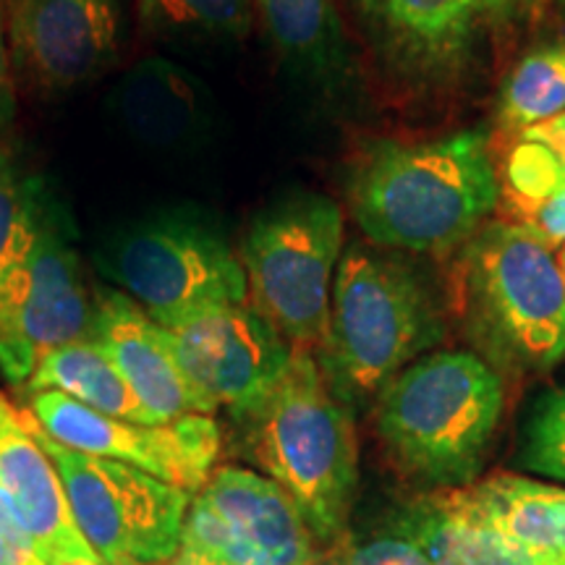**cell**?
<instances>
[{"label":"cell","mask_w":565,"mask_h":565,"mask_svg":"<svg viewBox=\"0 0 565 565\" xmlns=\"http://www.w3.org/2000/svg\"><path fill=\"white\" fill-rule=\"evenodd\" d=\"M349 210L366 242L414 254L463 246L498 210L503 186L484 131L374 141L353 162Z\"/></svg>","instance_id":"cell-1"},{"label":"cell","mask_w":565,"mask_h":565,"mask_svg":"<svg viewBox=\"0 0 565 565\" xmlns=\"http://www.w3.org/2000/svg\"><path fill=\"white\" fill-rule=\"evenodd\" d=\"M231 419L246 458L294 500L315 540L335 542L349 524L359 448L351 412L312 353L294 351L270 391Z\"/></svg>","instance_id":"cell-2"},{"label":"cell","mask_w":565,"mask_h":565,"mask_svg":"<svg viewBox=\"0 0 565 565\" xmlns=\"http://www.w3.org/2000/svg\"><path fill=\"white\" fill-rule=\"evenodd\" d=\"M443 335L440 309L412 267L372 246H345L330 296L328 333L315 359L349 412L377 404L385 387Z\"/></svg>","instance_id":"cell-3"},{"label":"cell","mask_w":565,"mask_h":565,"mask_svg":"<svg viewBox=\"0 0 565 565\" xmlns=\"http://www.w3.org/2000/svg\"><path fill=\"white\" fill-rule=\"evenodd\" d=\"M505 393L500 374L469 351H437L408 364L377 398V429L414 477L448 490L475 482Z\"/></svg>","instance_id":"cell-4"},{"label":"cell","mask_w":565,"mask_h":565,"mask_svg":"<svg viewBox=\"0 0 565 565\" xmlns=\"http://www.w3.org/2000/svg\"><path fill=\"white\" fill-rule=\"evenodd\" d=\"M461 315L500 362L550 370L565 362V275L553 249L513 221H494L463 244Z\"/></svg>","instance_id":"cell-5"},{"label":"cell","mask_w":565,"mask_h":565,"mask_svg":"<svg viewBox=\"0 0 565 565\" xmlns=\"http://www.w3.org/2000/svg\"><path fill=\"white\" fill-rule=\"evenodd\" d=\"M343 236L341 204L317 192L288 194L244 233L246 303L294 351L315 356L324 341Z\"/></svg>","instance_id":"cell-6"},{"label":"cell","mask_w":565,"mask_h":565,"mask_svg":"<svg viewBox=\"0 0 565 565\" xmlns=\"http://www.w3.org/2000/svg\"><path fill=\"white\" fill-rule=\"evenodd\" d=\"M97 270L162 328L212 307L246 303L238 252L207 221L162 210L124 225L100 246Z\"/></svg>","instance_id":"cell-7"},{"label":"cell","mask_w":565,"mask_h":565,"mask_svg":"<svg viewBox=\"0 0 565 565\" xmlns=\"http://www.w3.org/2000/svg\"><path fill=\"white\" fill-rule=\"evenodd\" d=\"M95 322L89 288L71 217L47 183H38V207L24 246L0 275V374L19 391L45 353L84 341Z\"/></svg>","instance_id":"cell-8"},{"label":"cell","mask_w":565,"mask_h":565,"mask_svg":"<svg viewBox=\"0 0 565 565\" xmlns=\"http://www.w3.org/2000/svg\"><path fill=\"white\" fill-rule=\"evenodd\" d=\"M30 422L58 469L74 524L97 561L154 565L179 555L194 494L134 466L71 450L42 433L32 416Z\"/></svg>","instance_id":"cell-9"},{"label":"cell","mask_w":565,"mask_h":565,"mask_svg":"<svg viewBox=\"0 0 565 565\" xmlns=\"http://www.w3.org/2000/svg\"><path fill=\"white\" fill-rule=\"evenodd\" d=\"M315 542L273 479L217 466L192 498L173 565H322Z\"/></svg>","instance_id":"cell-10"},{"label":"cell","mask_w":565,"mask_h":565,"mask_svg":"<svg viewBox=\"0 0 565 565\" xmlns=\"http://www.w3.org/2000/svg\"><path fill=\"white\" fill-rule=\"evenodd\" d=\"M26 412L55 443L134 466L189 494L207 484L223 445L221 424L207 414H189L168 424H139L97 414L61 393H32Z\"/></svg>","instance_id":"cell-11"},{"label":"cell","mask_w":565,"mask_h":565,"mask_svg":"<svg viewBox=\"0 0 565 565\" xmlns=\"http://www.w3.org/2000/svg\"><path fill=\"white\" fill-rule=\"evenodd\" d=\"M173 353L204 412L236 414L270 391L294 349L249 303L212 307L168 328Z\"/></svg>","instance_id":"cell-12"},{"label":"cell","mask_w":565,"mask_h":565,"mask_svg":"<svg viewBox=\"0 0 565 565\" xmlns=\"http://www.w3.org/2000/svg\"><path fill=\"white\" fill-rule=\"evenodd\" d=\"M6 34L21 82L45 92L82 87L116 66L124 0H13Z\"/></svg>","instance_id":"cell-13"},{"label":"cell","mask_w":565,"mask_h":565,"mask_svg":"<svg viewBox=\"0 0 565 565\" xmlns=\"http://www.w3.org/2000/svg\"><path fill=\"white\" fill-rule=\"evenodd\" d=\"M372 51L424 87L456 82L482 32L477 0H349Z\"/></svg>","instance_id":"cell-14"},{"label":"cell","mask_w":565,"mask_h":565,"mask_svg":"<svg viewBox=\"0 0 565 565\" xmlns=\"http://www.w3.org/2000/svg\"><path fill=\"white\" fill-rule=\"evenodd\" d=\"M0 498L47 565L97 561L71 515L58 469L42 448L30 414L0 393Z\"/></svg>","instance_id":"cell-15"},{"label":"cell","mask_w":565,"mask_h":565,"mask_svg":"<svg viewBox=\"0 0 565 565\" xmlns=\"http://www.w3.org/2000/svg\"><path fill=\"white\" fill-rule=\"evenodd\" d=\"M89 338L108 353L154 424L207 414L200 395L183 377L168 330L129 296L110 286L95 288V322Z\"/></svg>","instance_id":"cell-16"},{"label":"cell","mask_w":565,"mask_h":565,"mask_svg":"<svg viewBox=\"0 0 565 565\" xmlns=\"http://www.w3.org/2000/svg\"><path fill=\"white\" fill-rule=\"evenodd\" d=\"M456 498L479 515L505 545L534 565H565V490L515 475H494Z\"/></svg>","instance_id":"cell-17"},{"label":"cell","mask_w":565,"mask_h":565,"mask_svg":"<svg viewBox=\"0 0 565 565\" xmlns=\"http://www.w3.org/2000/svg\"><path fill=\"white\" fill-rule=\"evenodd\" d=\"M278 58L294 74L335 89L351 71L345 26L335 0H252Z\"/></svg>","instance_id":"cell-18"},{"label":"cell","mask_w":565,"mask_h":565,"mask_svg":"<svg viewBox=\"0 0 565 565\" xmlns=\"http://www.w3.org/2000/svg\"><path fill=\"white\" fill-rule=\"evenodd\" d=\"M118 113L141 141L173 147L200 129L204 97L183 68L168 61H145L118 87Z\"/></svg>","instance_id":"cell-19"},{"label":"cell","mask_w":565,"mask_h":565,"mask_svg":"<svg viewBox=\"0 0 565 565\" xmlns=\"http://www.w3.org/2000/svg\"><path fill=\"white\" fill-rule=\"evenodd\" d=\"M433 565H534L519 550L505 545L479 515L445 490L414 505L395 524Z\"/></svg>","instance_id":"cell-20"},{"label":"cell","mask_w":565,"mask_h":565,"mask_svg":"<svg viewBox=\"0 0 565 565\" xmlns=\"http://www.w3.org/2000/svg\"><path fill=\"white\" fill-rule=\"evenodd\" d=\"M24 393H61L92 412L116 416V419L154 424L147 408L126 385L116 366L100 345L92 338L74 341L53 349L42 356L38 370L32 372Z\"/></svg>","instance_id":"cell-21"},{"label":"cell","mask_w":565,"mask_h":565,"mask_svg":"<svg viewBox=\"0 0 565 565\" xmlns=\"http://www.w3.org/2000/svg\"><path fill=\"white\" fill-rule=\"evenodd\" d=\"M565 110V38L547 40L524 53L508 71L494 105L500 131L521 134Z\"/></svg>","instance_id":"cell-22"},{"label":"cell","mask_w":565,"mask_h":565,"mask_svg":"<svg viewBox=\"0 0 565 565\" xmlns=\"http://www.w3.org/2000/svg\"><path fill=\"white\" fill-rule=\"evenodd\" d=\"M141 19L160 32L242 40L252 30V0H137Z\"/></svg>","instance_id":"cell-23"},{"label":"cell","mask_w":565,"mask_h":565,"mask_svg":"<svg viewBox=\"0 0 565 565\" xmlns=\"http://www.w3.org/2000/svg\"><path fill=\"white\" fill-rule=\"evenodd\" d=\"M38 175H21L13 160L0 150V275L13 263L34 223Z\"/></svg>","instance_id":"cell-24"},{"label":"cell","mask_w":565,"mask_h":565,"mask_svg":"<svg viewBox=\"0 0 565 565\" xmlns=\"http://www.w3.org/2000/svg\"><path fill=\"white\" fill-rule=\"evenodd\" d=\"M524 461L529 469L565 482V387L550 393L529 424Z\"/></svg>","instance_id":"cell-25"},{"label":"cell","mask_w":565,"mask_h":565,"mask_svg":"<svg viewBox=\"0 0 565 565\" xmlns=\"http://www.w3.org/2000/svg\"><path fill=\"white\" fill-rule=\"evenodd\" d=\"M335 565H433L429 557L414 545L412 540L398 532L377 536L362 547L345 550V555Z\"/></svg>","instance_id":"cell-26"},{"label":"cell","mask_w":565,"mask_h":565,"mask_svg":"<svg viewBox=\"0 0 565 565\" xmlns=\"http://www.w3.org/2000/svg\"><path fill=\"white\" fill-rule=\"evenodd\" d=\"M513 223L524 225L542 238L550 249L565 244V186L550 194L547 200H540L534 204H521V207H511Z\"/></svg>","instance_id":"cell-27"},{"label":"cell","mask_w":565,"mask_h":565,"mask_svg":"<svg viewBox=\"0 0 565 565\" xmlns=\"http://www.w3.org/2000/svg\"><path fill=\"white\" fill-rule=\"evenodd\" d=\"M0 565H47L3 498H0Z\"/></svg>","instance_id":"cell-28"},{"label":"cell","mask_w":565,"mask_h":565,"mask_svg":"<svg viewBox=\"0 0 565 565\" xmlns=\"http://www.w3.org/2000/svg\"><path fill=\"white\" fill-rule=\"evenodd\" d=\"M542 0H477L482 26L492 32H508L526 24L540 9Z\"/></svg>","instance_id":"cell-29"},{"label":"cell","mask_w":565,"mask_h":565,"mask_svg":"<svg viewBox=\"0 0 565 565\" xmlns=\"http://www.w3.org/2000/svg\"><path fill=\"white\" fill-rule=\"evenodd\" d=\"M519 137H524L529 141H536L540 147H545L557 166L565 171V110L561 116L550 118L545 124H536L532 129L521 131Z\"/></svg>","instance_id":"cell-30"},{"label":"cell","mask_w":565,"mask_h":565,"mask_svg":"<svg viewBox=\"0 0 565 565\" xmlns=\"http://www.w3.org/2000/svg\"><path fill=\"white\" fill-rule=\"evenodd\" d=\"M13 116H17V103L0 100V131H3L6 126L13 121Z\"/></svg>","instance_id":"cell-31"},{"label":"cell","mask_w":565,"mask_h":565,"mask_svg":"<svg viewBox=\"0 0 565 565\" xmlns=\"http://www.w3.org/2000/svg\"><path fill=\"white\" fill-rule=\"evenodd\" d=\"M68 565H110V563H100V561H76V563H68ZM116 565H150V563H116ZM154 565H173L171 563H154Z\"/></svg>","instance_id":"cell-32"},{"label":"cell","mask_w":565,"mask_h":565,"mask_svg":"<svg viewBox=\"0 0 565 565\" xmlns=\"http://www.w3.org/2000/svg\"><path fill=\"white\" fill-rule=\"evenodd\" d=\"M557 263H561V270H563V275H565V246H563L561 257H557Z\"/></svg>","instance_id":"cell-33"},{"label":"cell","mask_w":565,"mask_h":565,"mask_svg":"<svg viewBox=\"0 0 565 565\" xmlns=\"http://www.w3.org/2000/svg\"><path fill=\"white\" fill-rule=\"evenodd\" d=\"M555 6H557V9H561V13L565 17V0H555Z\"/></svg>","instance_id":"cell-34"},{"label":"cell","mask_w":565,"mask_h":565,"mask_svg":"<svg viewBox=\"0 0 565 565\" xmlns=\"http://www.w3.org/2000/svg\"><path fill=\"white\" fill-rule=\"evenodd\" d=\"M9 3H13V0H0V6H3V9H6V6H9Z\"/></svg>","instance_id":"cell-35"}]
</instances>
